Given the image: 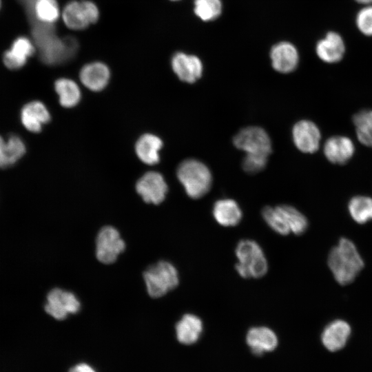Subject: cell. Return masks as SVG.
Segmentation results:
<instances>
[{"label": "cell", "instance_id": "cell-18", "mask_svg": "<svg viewBox=\"0 0 372 372\" xmlns=\"http://www.w3.org/2000/svg\"><path fill=\"white\" fill-rule=\"evenodd\" d=\"M34 51V43L28 38L20 37L14 41L11 48L4 53L3 63L9 69H19L25 64Z\"/></svg>", "mask_w": 372, "mask_h": 372}, {"label": "cell", "instance_id": "cell-30", "mask_svg": "<svg viewBox=\"0 0 372 372\" xmlns=\"http://www.w3.org/2000/svg\"><path fill=\"white\" fill-rule=\"evenodd\" d=\"M262 216L268 226L275 232L282 236L290 234L278 206L265 207L262 211Z\"/></svg>", "mask_w": 372, "mask_h": 372}, {"label": "cell", "instance_id": "cell-20", "mask_svg": "<svg viewBox=\"0 0 372 372\" xmlns=\"http://www.w3.org/2000/svg\"><path fill=\"white\" fill-rule=\"evenodd\" d=\"M351 333V328L344 320H337L330 323L324 330L322 340L331 351L341 349L345 345Z\"/></svg>", "mask_w": 372, "mask_h": 372}, {"label": "cell", "instance_id": "cell-17", "mask_svg": "<svg viewBox=\"0 0 372 372\" xmlns=\"http://www.w3.org/2000/svg\"><path fill=\"white\" fill-rule=\"evenodd\" d=\"M50 120V114L45 105L39 101L25 104L21 111V121L30 132H39Z\"/></svg>", "mask_w": 372, "mask_h": 372}, {"label": "cell", "instance_id": "cell-5", "mask_svg": "<svg viewBox=\"0 0 372 372\" xmlns=\"http://www.w3.org/2000/svg\"><path fill=\"white\" fill-rule=\"evenodd\" d=\"M147 291L152 298H160L175 289L179 283L176 268L168 261L161 260L143 273Z\"/></svg>", "mask_w": 372, "mask_h": 372}, {"label": "cell", "instance_id": "cell-15", "mask_svg": "<svg viewBox=\"0 0 372 372\" xmlns=\"http://www.w3.org/2000/svg\"><path fill=\"white\" fill-rule=\"evenodd\" d=\"M270 57L273 68L282 73L293 71L299 61L296 48L288 42H281L275 45L271 50Z\"/></svg>", "mask_w": 372, "mask_h": 372}, {"label": "cell", "instance_id": "cell-24", "mask_svg": "<svg viewBox=\"0 0 372 372\" xmlns=\"http://www.w3.org/2000/svg\"><path fill=\"white\" fill-rule=\"evenodd\" d=\"M25 152V146L20 137L11 135L5 140L0 136V168L14 165Z\"/></svg>", "mask_w": 372, "mask_h": 372}, {"label": "cell", "instance_id": "cell-27", "mask_svg": "<svg viewBox=\"0 0 372 372\" xmlns=\"http://www.w3.org/2000/svg\"><path fill=\"white\" fill-rule=\"evenodd\" d=\"M278 207L289 229L290 233L300 235L307 230V219L297 209L287 205H279Z\"/></svg>", "mask_w": 372, "mask_h": 372}, {"label": "cell", "instance_id": "cell-34", "mask_svg": "<svg viewBox=\"0 0 372 372\" xmlns=\"http://www.w3.org/2000/svg\"><path fill=\"white\" fill-rule=\"evenodd\" d=\"M69 372H96L91 366L85 363L76 364Z\"/></svg>", "mask_w": 372, "mask_h": 372}, {"label": "cell", "instance_id": "cell-8", "mask_svg": "<svg viewBox=\"0 0 372 372\" xmlns=\"http://www.w3.org/2000/svg\"><path fill=\"white\" fill-rule=\"evenodd\" d=\"M234 144L246 154H264L271 152V142L267 133L259 127H247L234 138Z\"/></svg>", "mask_w": 372, "mask_h": 372}, {"label": "cell", "instance_id": "cell-22", "mask_svg": "<svg viewBox=\"0 0 372 372\" xmlns=\"http://www.w3.org/2000/svg\"><path fill=\"white\" fill-rule=\"evenodd\" d=\"M203 322L196 315L186 313L176 324V334L178 342L192 344L197 342L203 331Z\"/></svg>", "mask_w": 372, "mask_h": 372}, {"label": "cell", "instance_id": "cell-26", "mask_svg": "<svg viewBox=\"0 0 372 372\" xmlns=\"http://www.w3.org/2000/svg\"><path fill=\"white\" fill-rule=\"evenodd\" d=\"M59 16L60 10L56 0H37L33 8V16L30 21L36 20L43 23L53 24Z\"/></svg>", "mask_w": 372, "mask_h": 372}, {"label": "cell", "instance_id": "cell-23", "mask_svg": "<svg viewBox=\"0 0 372 372\" xmlns=\"http://www.w3.org/2000/svg\"><path fill=\"white\" fill-rule=\"evenodd\" d=\"M163 141L156 135L145 134L136 141L135 151L138 158L145 164L152 165L160 160L159 151Z\"/></svg>", "mask_w": 372, "mask_h": 372}, {"label": "cell", "instance_id": "cell-37", "mask_svg": "<svg viewBox=\"0 0 372 372\" xmlns=\"http://www.w3.org/2000/svg\"><path fill=\"white\" fill-rule=\"evenodd\" d=\"M172 1H178V0H172Z\"/></svg>", "mask_w": 372, "mask_h": 372}, {"label": "cell", "instance_id": "cell-1", "mask_svg": "<svg viewBox=\"0 0 372 372\" xmlns=\"http://www.w3.org/2000/svg\"><path fill=\"white\" fill-rule=\"evenodd\" d=\"M32 32L37 47L40 59L45 64L54 65L64 63L72 58L77 49V43L73 38L63 39L57 37L52 24L34 20Z\"/></svg>", "mask_w": 372, "mask_h": 372}, {"label": "cell", "instance_id": "cell-12", "mask_svg": "<svg viewBox=\"0 0 372 372\" xmlns=\"http://www.w3.org/2000/svg\"><path fill=\"white\" fill-rule=\"evenodd\" d=\"M346 47L343 38L338 32L330 31L319 40L316 44V52L320 60L327 63L340 61L344 54Z\"/></svg>", "mask_w": 372, "mask_h": 372}, {"label": "cell", "instance_id": "cell-31", "mask_svg": "<svg viewBox=\"0 0 372 372\" xmlns=\"http://www.w3.org/2000/svg\"><path fill=\"white\" fill-rule=\"evenodd\" d=\"M222 10L220 0H195V14L203 21H211L217 18Z\"/></svg>", "mask_w": 372, "mask_h": 372}, {"label": "cell", "instance_id": "cell-4", "mask_svg": "<svg viewBox=\"0 0 372 372\" xmlns=\"http://www.w3.org/2000/svg\"><path fill=\"white\" fill-rule=\"evenodd\" d=\"M177 177L189 197L198 199L205 195L212 183L208 167L196 159L183 161L177 169Z\"/></svg>", "mask_w": 372, "mask_h": 372}, {"label": "cell", "instance_id": "cell-25", "mask_svg": "<svg viewBox=\"0 0 372 372\" xmlns=\"http://www.w3.org/2000/svg\"><path fill=\"white\" fill-rule=\"evenodd\" d=\"M54 89L59 95L60 104L67 108L76 105L81 99V90L76 82L67 78L55 81Z\"/></svg>", "mask_w": 372, "mask_h": 372}, {"label": "cell", "instance_id": "cell-10", "mask_svg": "<svg viewBox=\"0 0 372 372\" xmlns=\"http://www.w3.org/2000/svg\"><path fill=\"white\" fill-rule=\"evenodd\" d=\"M136 190L145 203L158 205L165 200L168 187L160 173L151 171L139 178Z\"/></svg>", "mask_w": 372, "mask_h": 372}, {"label": "cell", "instance_id": "cell-32", "mask_svg": "<svg viewBox=\"0 0 372 372\" xmlns=\"http://www.w3.org/2000/svg\"><path fill=\"white\" fill-rule=\"evenodd\" d=\"M355 24L362 34L366 37L372 36V4L364 6L358 12Z\"/></svg>", "mask_w": 372, "mask_h": 372}, {"label": "cell", "instance_id": "cell-33", "mask_svg": "<svg viewBox=\"0 0 372 372\" xmlns=\"http://www.w3.org/2000/svg\"><path fill=\"white\" fill-rule=\"evenodd\" d=\"M268 156L264 154H246L242 161L243 169L249 174L262 171L266 166Z\"/></svg>", "mask_w": 372, "mask_h": 372}, {"label": "cell", "instance_id": "cell-29", "mask_svg": "<svg viewBox=\"0 0 372 372\" xmlns=\"http://www.w3.org/2000/svg\"><path fill=\"white\" fill-rule=\"evenodd\" d=\"M349 211L352 218L360 224L372 220V198L365 196H357L351 199Z\"/></svg>", "mask_w": 372, "mask_h": 372}, {"label": "cell", "instance_id": "cell-19", "mask_svg": "<svg viewBox=\"0 0 372 372\" xmlns=\"http://www.w3.org/2000/svg\"><path fill=\"white\" fill-rule=\"evenodd\" d=\"M246 341L253 353L260 355L265 351L274 350L278 345V338L271 329L266 327L251 328Z\"/></svg>", "mask_w": 372, "mask_h": 372}, {"label": "cell", "instance_id": "cell-7", "mask_svg": "<svg viewBox=\"0 0 372 372\" xmlns=\"http://www.w3.org/2000/svg\"><path fill=\"white\" fill-rule=\"evenodd\" d=\"M125 249V242L119 231L112 226L102 227L96 238V256L103 264L114 263Z\"/></svg>", "mask_w": 372, "mask_h": 372}, {"label": "cell", "instance_id": "cell-2", "mask_svg": "<svg viewBox=\"0 0 372 372\" xmlns=\"http://www.w3.org/2000/svg\"><path fill=\"white\" fill-rule=\"evenodd\" d=\"M328 265L335 279L341 285L351 282L364 267V262L355 245L341 238L330 251Z\"/></svg>", "mask_w": 372, "mask_h": 372}, {"label": "cell", "instance_id": "cell-13", "mask_svg": "<svg viewBox=\"0 0 372 372\" xmlns=\"http://www.w3.org/2000/svg\"><path fill=\"white\" fill-rule=\"evenodd\" d=\"M172 68L181 81L189 83L198 79L203 72L202 63L197 56L183 52H178L173 56Z\"/></svg>", "mask_w": 372, "mask_h": 372}, {"label": "cell", "instance_id": "cell-3", "mask_svg": "<svg viewBox=\"0 0 372 372\" xmlns=\"http://www.w3.org/2000/svg\"><path fill=\"white\" fill-rule=\"evenodd\" d=\"M238 262L235 268L244 278H259L268 271V262L259 244L252 240H240L235 250Z\"/></svg>", "mask_w": 372, "mask_h": 372}, {"label": "cell", "instance_id": "cell-28", "mask_svg": "<svg viewBox=\"0 0 372 372\" xmlns=\"http://www.w3.org/2000/svg\"><path fill=\"white\" fill-rule=\"evenodd\" d=\"M358 141L363 145L372 147V110H362L353 116Z\"/></svg>", "mask_w": 372, "mask_h": 372}, {"label": "cell", "instance_id": "cell-14", "mask_svg": "<svg viewBox=\"0 0 372 372\" xmlns=\"http://www.w3.org/2000/svg\"><path fill=\"white\" fill-rule=\"evenodd\" d=\"M79 78L87 89L99 92L108 84L110 78L109 68L103 63L95 61L85 65L81 70Z\"/></svg>", "mask_w": 372, "mask_h": 372}, {"label": "cell", "instance_id": "cell-16", "mask_svg": "<svg viewBox=\"0 0 372 372\" xmlns=\"http://www.w3.org/2000/svg\"><path fill=\"white\" fill-rule=\"evenodd\" d=\"M355 147L353 141L344 136H334L324 143V154L331 163L342 165L353 156Z\"/></svg>", "mask_w": 372, "mask_h": 372}, {"label": "cell", "instance_id": "cell-38", "mask_svg": "<svg viewBox=\"0 0 372 372\" xmlns=\"http://www.w3.org/2000/svg\"><path fill=\"white\" fill-rule=\"evenodd\" d=\"M0 6H1V1H0Z\"/></svg>", "mask_w": 372, "mask_h": 372}, {"label": "cell", "instance_id": "cell-21", "mask_svg": "<svg viewBox=\"0 0 372 372\" xmlns=\"http://www.w3.org/2000/svg\"><path fill=\"white\" fill-rule=\"evenodd\" d=\"M215 220L223 227H234L241 220L242 214L238 203L229 198L217 200L213 207Z\"/></svg>", "mask_w": 372, "mask_h": 372}, {"label": "cell", "instance_id": "cell-36", "mask_svg": "<svg viewBox=\"0 0 372 372\" xmlns=\"http://www.w3.org/2000/svg\"><path fill=\"white\" fill-rule=\"evenodd\" d=\"M354 1L364 6L372 4V0H354Z\"/></svg>", "mask_w": 372, "mask_h": 372}, {"label": "cell", "instance_id": "cell-11", "mask_svg": "<svg viewBox=\"0 0 372 372\" xmlns=\"http://www.w3.org/2000/svg\"><path fill=\"white\" fill-rule=\"evenodd\" d=\"M295 145L304 153H314L320 146L321 134L318 126L312 121H300L292 130Z\"/></svg>", "mask_w": 372, "mask_h": 372}, {"label": "cell", "instance_id": "cell-9", "mask_svg": "<svg viewBox=\"0 0 372 372\" xmlns=\"http://www.w3.org/2000/svg\"><path fill=\"white\" fill-rule=\"evenodd\" d=\"M81 303L72 292L54 288L47 295L44 309L48 314L58 320L65 319L68 315L79 312Z\"/></svg>", "mask_w": 372, "mask_h": 372}, {"label": "cell", "instance_id": "cell-35", "mask_svg": "<svg viewBox=\"0 0 372 372\" xmlns=\"http://www.w3.org/2000/svg\"><path fill=\"white\" fill-rule=\"evenodd\" d=\"M24 6L30 19L33 16V8L37 0H18Z\"/></svg>", "mask_w": 372, "mask_h": 372}, {"label": "cell", "instance_id": "cell-6", "mask_svg": "<svg viewBox=\"0 0 372 372\" xmlns=\"http://www.w3.org/2000/svg\"><path fill=\"white\" fill-rule=\"evenodd\" d=\"M99 11L97 6L88 0L68 2L62 12L65 25L70 29L81 30L97 21Z\"/></svg>", "mask_w": 372, "mask_h": 372}]
</instances>
